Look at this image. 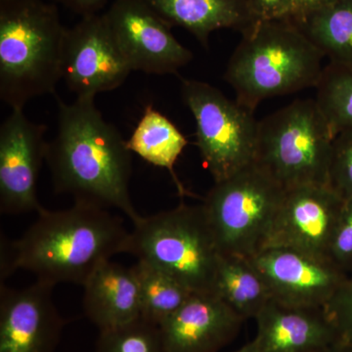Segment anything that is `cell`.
I'll return each mask as SVG.
<instances>
[{
  "mask_svg": "<svg viewBox=\"0 0 352 352\" xmlns=\"http://www.w3.org/2000/svg\"><path fill=\"white\" fill-rule=\"evenodd\" d=\"M94 100L76 97L69 104L57 97V133L48 142L45 160L53 185L75 201L118 208L134 223L141 215L129 193L132 153Z\"/></svg>",
  "mask_w": 352,
  "mask_h": 352,
  "instance_id": "obj_1",
  "label": "cell"
},
{
  "mask_svg": "<svg viewBox=\"0 0 352 352\" xmlns=\"http://www.w3.org/2000/svg\"><path fill=\"white\" fill-rule=\"evenodd\" d=\"M38 215L20 239L1 240V282L25 270L53 286H83L102 263L126 252L129 232L106 208L75 201L67 210L43 208Z\"/></svg>",
  "mask_w": 352,
  "mask_h": 352,
  "instance_id": "obj_2",
  "label": "cell"
},
{
  "mask_svg": "<svg viewBox=\"0 0 352 352\" xmlns=\"http://www.w3.org/2000/svg\"><path fill=\"white\" fill-rule=\"evenodd\" d=\"M242 34L224 80L245 107L254 111L265 99L316 87L323 54L291 20L256 22Z\"/></svg>",
  "mask_w": 352,
  "mask_h": 352,
  "instance_id": "obj_3",
  "label": "cell"
},
{
  "mask_svg": "<svg viewBox=\"0 0 352 352\" xmlns=\"http://www.w3.org/2000/svg\"><path fill=\"white\" fill-rule=\"evenodd\" d=\"M66 31L53 4L0 0V98L12 110L54 94Z\"/></svg>",
  "mask_w": 352,
  "mask_h": 352,
  "instance_id": "obj_4",
  "label": "cell"
},
{
  "mask_svg": "<svg viewBox=\"0 0 352 352\" xmlns=\"http://www.w3.org/2000/svg\"><path fill=\"white\" fill-rule=\"evenodd\" d=\"M127 254L173 277L194 294H214L220 258L203 205L185 204L142 217L129 232Z\"/></svg>",
  "mask_w": 352,
  "mask_h": 352,
  "instance_id": "obj_5",
  "label": "cell"
},
{
  "mask_svg": "<svg viewBox=\"0 0 352 352\" xmlns=\"http://www.w3.org/2000/svg\"><path fill=\"white\" fill-rule=\"evenodd\" d=\"M333 136L315 99H296L258 122L256 163L285 189L329 185Z\"/></svg>",
  "mask_w": 352,
  "mask_h": 352,
  "instance_id": "obj_6",
  "label": "cell"
},
{
  "mask_svg": "<svg viewBox=\"0 0 352 352\" xmlns=\"http://www.w3.org/2000/svg\"><path fill=\"white\" fill-rule=\"evenodd\" d=\"M285 191L256 162L214 182L201 205L220 254L250 258L261 251Z\"/></svg>",
  "mask_w": 352,
  "mask_h": 352,
  "instance_id": "obj_7",
  "label": "cell"
},
{
  "mask_svg": "<svg viewBox=\"0 0 352 352\" xmlns=\"http://www.w3.org/2000/svg\"><path fill=\"white\" fill-rule=\"evenodd\" d=\"M182 94L195 119L201 159L214 182L256 162L258 122L254 111L200 80H183Z\"/></svg>",
  "mask_w": 352,
  "mask_h": 352,
  "instance_id": "obj_8",
  "label": "cell"
},
{
  "mask_svg": "<svg viewBox=\"0 0 352 352\" xmlns=\"http://www.w3.org/2000/svg\"><path fill=\"white\" fill-rule=\"evenodd\" d=\"M103 16L131 71L176 74L193 59V53L145 0H115Z\"/></svg>",
  "mask_w": 352,
  "mask_h": 352,
  "instance_id": "obj_9",
  "label": "cell"
},
{
  "mask_svg": "<svg viewBox=\"0 0 352 352\" xmlns=\"http://www.w3.org/2000/svg\"><path fill=\"white\" fill-rule=\"evenodd\" d=\"M62 80L76 97H92L120 87L131 69L113 41L103 14L83 16L65 34Z\"/></svg>",
  "mask_w": 352,
  "mask_h": 352,
  "instance_id": "obj_10",
  "label": "cell"
},
{
  "mask_svg": "<svg viewBox=\"0 0 352 352\" xmlns=\"http://www.w3.org/2000/svg\"><path fill=\"white\" fill-rule=\"evenodd\" d=\"M47 127L14 109L0 126V210L4 214L41 212L38 180L46 160Z\"/></svg>",
  "mask_w": 352,
  "mask_h": 352,
  "instance_id": "obj_11",
  "label": "cell"
},
{
  "mask_svg": "<svg viewBox=\"0 0 352 352\" xmlns=\"http://www.w3.org/2000/svg\"><path fill=\"white\" fill-rule=\"evenodd\" d=\"M344 205V199L329 185L286 189L263 248H289L328 258Z\"/></svg>",
  "mask_w": 352,
  "mask_h": 352,
  "instance_id": "obj_12",
  "label": "cell"
},
{
  "mask_svg": "<svg viewBox=\"0 0 352 352\" xmlns=\"http://www.w3.org/2000/svg\"><path fill=\"white\" fill-rule=\"evenodd\" d=\"M250 261L272 300L292 307L323 309L349 276L329 258L289 248H263Z\"/></svg>",
  "mask_w": 352,
  "mask_h": 352,
  "instance_id": "obj_13",
  "label": "cell"
},
{
  "mask_svg": "<svg viewBox=\"0 0 352 352\" xmlns=\"http://www.w3.org/2000/svg\"><path fill=\"white\" fill-rule=\"evenodd\" d=\"M53 285L36 280L24 289H0V352H54L65 325Z\"/></svg>",
  "mask_w": 352,
  "mask_h": 352,
  "instance_id": "obj_14",
  "label": "cell"
},
{
  "mask_svg": "<svg viewBox=\"0 0 352 352\" xmlns=\"http://www.w3.org/2000/svg\"><path fill=\"white\" fill-rule=\"evenodd\" d=\"M244 321L214 294H193L159 327L166 352H219Z\"/></svg>",
  "mask_w": 352,
  "mask_h": 352,
  "instance_id": "obj_15",
  "label": "cell"
},
{
  "mask_svg": "<svg viewBox=\"0 0 352 352\" xmlns=\"http://www.w3.org/2000/svg\"><path fill=\"white\" fill-rule=\"evenodd\" d=\"M259 352H316L339 342L323 309L271 300L256 317Z\"/></svg>",
  "mask_w": 352,
  "mask_h": 352,
  "instance_id": "obj_16",
  "label": "cell"
},
{
  "mask_svg": "<svg viewBox=\"0 0 352 352\" xmlns=\"http://www.w3.org/2000/svg\"><path fill=\"white\" fill-rule=\"evenodd\" d=\"M83 310L99 331L141 318L140 291L132 267L102 263L83 284Z\"/></svg>",
  "mask_w": 352,
  "mask_h": 352,
  "instance_id": "obj_17",
  "label": "cell"
},
{
  "mask_svg": "<svg viewBox=\"0 0 352 352\" xmlns=\"http://www.w3.org/2000/svg\"><path fill=\"white\" fill-rule=\"evenodd\" d=\"M170 27L191 32L204 47L222 29L244 32L254 24L247 0H145Z\"/></svg>",
  "mask_w": 352,
  "mask_h": 352,
  "instance_id": "obj_18",
  "label": "cell"
},
{
  "mask_svg": "<svg viewBox=\"0 0 352 352\" xmlns=\"http://www.w3.org/2000/svg\"><path fill=\"white\" fill-rule=\"evenodd\" d=\"M214 294L245 319L258 316L272 300L270 289L250 258L220 254Z\"/></svg>",
  "mask_w": 352,
  "mask_h": 352,
  "instance_id": "obj_19",
  "label": "cell"
},
{
  "mask_svg": "<svg viewBox=\"0 0 352 352\" xmlns=\"http://www.w3.org/2000/svg\"><path fill=\"white\" fill-rule=\"evenodd\" d=\"M292 22L330 63L352 67V0H333Z\"/></svg>",
  "mask_w": 352,
  "mask_h": 352,
  "instance_id": "obj_20",
  "label": "cell"
},
{
  "mask_svg": "<svg viewBox=\"0 0 352 352\" xmlns=\"http://www.w3.org/2000/svg\"><path fill=\"white\" fill-rule=\"evenodd\" d=\"M186 145L187 139L179 129L153 105L146 106L138 126L127 140L132 154L170 171L180 194L186 191L175 175V166Z\"/></svg>",
  "mask_w": 352,
  "mask_h": 352,
  "instance_id": "obj_21",
  "label": "cell"
},
{
  "mask_svg": "<svg viewBox=\"0 0 352 352\" xmlns=\"http://www.w3.org/2000/svg\"><path fill=\"white\" fill-rule=\"evenodd\" d=\"M140 291L141 318L160 326L193 295L173 277L138 261L131 266Z\"/></svg>",
  "mask_w": 352,
  "mask_h": 352,
  "instance_id": "obj_22",
  "label": "cell"
},
{
  "mask_svg": "<svg viewBox=\"0 0 352 352\" xmlns=\"http://www.w3.org/2000/svg\"><path fill=\"white\" fill-rule=\"evenodd\" d=\"M316 88L315 100L333 136L352 131V67L329 63Z\"/></svg>",
  "mask_w": 352,
  "mask_h": 352,
  "instance_id": "obj_23",
  "label": "cell"
},
{
  "mask_svg": "<svg viewBox=\"0 0 352 352\" xmlns=\"http://www.w3.org/2000/svg\"><path fill=\"white\" fill-rule=\"evenodd\" d=\"M95 352H166L159 326L139 318L99 331Z\"/></svg>",
  "mask_w": 352,
  "mask_h": 352,
  "instance_id": "obj_24",
  "label": "cell"
},
{
  "mask_svg": "<svg viewBox=\"0 0 352 352\" xmlns=\"http://www.w3.org/2000/svg\"><path fill=\"white\" fill-rule=\"evenodd\" d=\"M329 186L344 200L352 199V131L340 132L333 138Z\"/></svg>",
  "mask_w": 352,
  "mask_h": 352,
  "instance_id": "obj_25",
  "label": "cell"
},
{
  "mask_svg": "<svg viewBox=\"0 0 352 352\" xmlns=\"http://www.w3.org/2000/svg\"><path fill=\"white\" fill-rule=\"evenodd\" d=\"M338 339L352 347V273L323 308Z\"/></svg>",
  "mask_w": 352,
  "mask_h": 352,
  "instance_id": "obj_26",
  "label": "cell"
},
{
  "mask_svg": "<svg viewBox=\"0 0 352 352\" xmlns=\"http://www.w3.org/2000/svg\"><path fill=\"white\" fill-rule=\"evenodd\" d=\"M328 258L347 275L352 273V199L344 200L329 248Z\"/></svg>",
  "mask_w": 352,
  "mask_h": 352,
  "instance_id": "obj_27",
  "label": "cell"
},
{
  "mask_svg": "<svg viewBox=\"0 0 352 352\" xmlns=\"http://www.w3.org/2000/svg\"><path fill=\"white\" fill-rule=\"evenodd\" d=\"M254 22L288 19L294 0H247Z\"/></svg>",
  "mask_w": 352,
  "mask_h": 352,
  "instance_id": "obj_28",
  "label": "cell"
},
{
  "mask_svg": "<svg viewBox=\"0 0 352 352\" xmlns=\"http://www.w3.org/2000/svg\"><path fill=\"white\" fill-rule=\"evenodd\" d=\"M331 1L333 0H294L288 19L291 21L302 19L310 13L327 6Z\"/></svg>",
  "mask_w": 352,
  "mask_h": 352,
  "instance_id": "obj_29",
  "label": "cell"
},
{
  "mask_svg": "<svg viewBox=\"0 0 352 352\" xmlns=\"http://www.w3.org/2000/svg\"><path fill=\"white\" fill-rule=\"evenodd\" d=\"M69 10L80 15L87 16L97 14L107 0H55Z\"/></svg>",
  "mask_w": 352,
  "mask_h": 352,
  "instance_id": "obj_30",
  "label": "cell"
},
{
  "mask_svg": "<svg viewBox=\"0 0 352 352\" xmlns=\"http://www.w3.org/2000/svg\"><path fill=\"white\" fill-rule=\"evenodd\" d=\"M316 352H352V347L346 346V344H342V342H337Z\"/></svg>",
  "mask_w": 352,
  "mask_h": 352,
  "instance_id": "obj_31",
  "label": "cell"
},
{
  "mask_svg": "<svg viewBox=\"0 0 352 352\" xmlns=\"http://www.w3.org/2000/svg\"><path fill=\"white\" fill-rule=\"evenodd\" d=\"M233 352H259V346L258 340L254 338L251 342L245 344V346Z\"/></svg>",
  "mask_w": 352,
  "mask_h": 352,
  "instance_id": "obj_32",
  "label": "cell"
}]
</instances>
